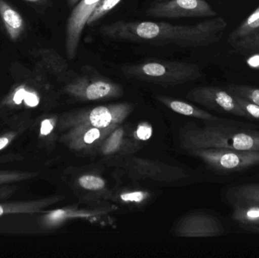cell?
<instances>
[{"label":"cell","instance_id":"obj_1","mask_svg":"<svg viewBox=\"0 0 259 258\" xmlns=\"http://www.w3.org/2000/svg\"><path fill=\"white\" fill-rule=\"evenodd\" d=\"M228 27L226 20L221 17L187 25L119 20L103 24L99 29V33L103 37L113 40L161 46L176 45L184 48H198L219 42Z\"/></svg>","mask_w":259,"mask_h":258},{"label":"cell","instance_id":"obj_2","mask_svg":"<svg viewBox=\"0 0 259 258\" xmlns=\"http://www.w3.org/2000/svg\"><path fill=\"white\" fill-rule=\"evenodd\" d=\"M124 75L131 78L162 85H175L200 78V66L196 64L164 59H147L121 67Z\"/></svg>","mask_w":259,"mask_h":258},{"label":"cell","instance_id":"obj_3","mask_svg":"<svg viewBox=\"0 0 259 258\" xmlns=\"http://www.w3.org/2000/svg\"><path fill=\"white\" fill-rule=\"evenodd\" d=\"M150 18L175 19L214 18L217 12L206 0H155L145 12Z\"/></svg>","mask_w":259,"mask_h":258},{"label":"cell","instance_id":"obj_4","mask_svg":"<svg viewBox=\"0 0 259 258\" xmlns=\"http://www.w3.org/2000/svg\"><path fill=\"white\" fill-rule=\"evenodd\" d=\"M79 71L68 81V89L73 93L94 101L119 92V86L100 74L94 67L83 65Z\"/></svg>","mask_w":259,"mask_h":258},{"label":"cell","instance_id":"obj_5","mask_svg":"<svg viewBox=\"0 0 259 258\" xmlns=\"http://www.w3.org/2000/svg\"><path fill=\"white\" fill-rule=\"evenodd\" d=\"M202 156L214 169L224 174H237L259 166V151L211 148Z\"/></svg>","mask_w":259,"mask_h":258},{"label":"cell","instance_id":"obj_6","mask_svg":"<svg viewBox=\"0 0 259 258\" xmlns=\"http://www.w3.org/2000/svg\"><path fill=\"white\" fill-rule=\"evenodd\" d=\"M99 1L80 0L73 7L65 28V53L69 60H73L77 56L83 29Z\"/></svg>","mask_w":259,"mask_h":258},{"label":"cell","instance_id":"obj_7","mask_svg":"<svg viewBox=\"0 0 259 258\" xmlns=\"http://www.w3.org/2000/svg\"><path fill=\"white\" fill-rule=\"evenodd\" d=\"M228 42L240 54H259V6L231 32Z\"/></svg>","mask_w":259,"mask_h":258},{"label":"cell","instance_id":"obj_8","mask_svg":"<svg viewBox=\"0 0 259 258\" xmlns=\"http://www.w3.org/2000/svg\"><path fill=\"white\" fill-rule=\"evenodd\" d=\"M192 95L197 101L222 113L247 119L235 96L225 89L214 86L197 88L192 92Z\"/></svg>","mask_w":259,"mask_h":258},{"label":"cell","instance_id":"obj_9","mask_svg":"<svg viewBox=\"0 0 259 258\" xmlns=\"http://www.w3.org/2000/svg\"><path fill=\"white\" fill-rule=\"evenodd\" d=\"M31 55L36 60L35 65L44 70L48 75L68 82L76 74L68 62L53 48H36L31 51Z\"/></svg>","mask_w":259,"mask_h":258},{"label":"cell","instance_id":"obj_10","mask_svg":"<svg viewBox=\"0 0 259 258\" xmlns=\"http://www.w3.org/2000/svg\"><path fill=\"white\" fill-rule=\"evenodd\" d=\"M0 19L9 39L14 42L19 40L27 24L22 15L6 0H0Z\"/></svg>","mask_w":259,"mask_h":258},{"label":"cell","instance_id":"obj_11","mask_svg":"<svg viewBox=\"0 0 259 258\" xmlns=\"http://www.w3.org/2000/svg\"><path fill=\"white\" fill-rule=\"evenodd\" d=\"M232 219L241 228L252 233H259V204L234 205Z\"/></svg>","mask_w":259,"mask_h":258},{"label":"cell","instance_id":"obj_12","mask_svg":"<svg viewBox=\"0 0 259 258\" xmlns=\"http://www.w3.org/2000/svg\"><path fill=\"white\" fill-rule=\"evenodd\" d=\"M231 203L236 204H259V184L248 183L230 189L228 192Z\"/></svg>","mask_w":259,"mask_h":258},{"label":"cell","instance_id":"obj_13","mask_svg":"<svg viewBox=\"0 0 259 258\" xmlns=\"http://www.w3.org/2000/svg\"><path fill=\"white\" fill-rule=\"evenodd\" d=\"M225 89L231 94L249 100L259 106V88L243 84H230Z\"/></svg>","mask_w":259,"mask_h":258},{"label":"cell","instance_id":"obj_14","mask_svg":"<svg viewBox=\"0 0 259 258\" xmlns=\"http://www.w3.org/2000/svg\"><path fill=\"white\" fill-rule=\"evenodd\" d=\"M122 0H100L92 15L90 17L87 25L91 27L102 19L103 17L113 10Z\"/></svg>","mask_w":259,"mask_h":258},{"label":"cell","instance_id":"obj_15","mask_svg":"<svg viewBox=\"0 0 259 258\" xmlns=\"http://www.w3.org/2000/svg\"><path fill=\"white\" fill-rule=\"evenodd\" d=\"M90 120L92 125L97 128H104L112 121V115L107 108L100 106L91 112Z\"/></svg>","mask_w":259,"mask_h":258},{"label":"cell","instance_id":"obj_16","mask_svg":"<svg viewBox=\"0 0 259 258\" xmlns=\"http://www.w3.org/2000/svg\"><path fill=\"white\" fill-rule=\"evenodd\" d=\"M170 107L175 112L181 114V115H188V116H190V115H199V116L204 117V118H208V119L211 120V121H219V118L212 116V115H208V114L205 113V112L200 113V112L196 110L193 106L184 102V101H177V100L176 101H171L170 102Z\"/></svg>","mask_w":259,"mask_h":258},{"label":"cell","instance_id":"obj_17","mask_svg":"<svg viewBox=\"0 0 259 258\" xmlns=\"http://www.w3.org/2000/svg\"><path fill=\"white\" fill-rule=\"evenodd\" d=\"M234 96L241 109L246 113L247 120H255L259 121V106L242 97L237 96V95H234Z\"/></svg>","mask_w":259,"mask_h":258},{"label":"cell","instance_id":"obj_18","mask_svg":"<svg viewBox=\"0 0 259 258\" xmlns=\"http://www.w3.org/2000/svg\"><path fill=\"white\" fill-rule=\"evenodd\" d=\"M80 186L89 190H98L104 187L105 183L102 179L94 176H83L79 180Z\"/></svg>","mask_w":259,"mask_h":258},{"label":"cell","instance_id":"obj_19","mask_svg":"<svg viewBox=\"0 0 259 258\" xmlns=\"http://www.w3.org/2000/svg\"><path fill=\"white\" fill-rule=\"evenodd\" d=\"M30 89V88L27 87V92H26L24 101L30 107H35L39 104V95H37L36 92L31 91Z\"/></svg>","mask_w":259,"mask_h":258},{"label":"cell","instance_id":"obj_20","mask_svg":"<svg viewBox=\"0 0 259 258\" xmlns=\"http://www.w3.org/2000/svg\"><path fill=\"white\" fill-rule=\"evenodd\" d=\"M26 92H27V86L25 85L22 84L21 86H18L13 94L12 100H13L14 102L17 105L21 104L24 101Z\"/></svg>","mask_w":259,"mask_h":258},{"label":"cell","instance_id":"obj_21","mask_svg":"<svg viewBox=\"0 0 259 258\" xmlns=\"http://www.w3.org/2000/svg\"><path fill=\"white\" fill-rule=\"evenodd\" d=\"M137 136L142 140H147L152 136V129L149 126L141 125L137 132Z\"/></svg>","mask_w":259,"mask_h":258},{"label":"cell","instance_id":"obj_22","mask_svg":"<svg viewBox=\"0 0 259 258\" xmlns=\"http://www.w3.org/2000/svg\"><path fill=\"white\" fill-rule=\"evenodd\" d=\"M121 199L126 201H141L144 198V194L141 192H132V193L124 194L121 195Z\"/></svg>","mask_w":259,"mask_h":258},{"label":"cell","instance_id":"obj_23","mask_svg":"<svg viewBox=\"0 0 259 258\" xmlns=\"http://www.w3.org/2000/svg\"><path fill=\"white\" fill-rule=\"evenodd\" d=\"M100 132L97 128L91 129L89 131L87 132L84 136V142L86 143L91 144L100 138Z\"/></svg>","mask_w":259,"mask_h":258},{"label":"cell","instance_id":"obj_24","mask_svg":"<svg viewBox=\"0 0 259 258\" xmlns=\"http://www.w3.org/2000/svg\"><path fill=\"white\" fill-rule=\"evenodd\" d=\"M23 1L36 6V8L40 9V10H45L46 9H47L51 5V1L50 0H23Z\"/></svg>","mask_w":259,"mask_h":258},{"label":"cell","instance_id":"obj_25","mask_svg":"<svg viewBox=\"0 0 259 258\" xmlns=\"http://www.w3.org/2000/svg\"><path fill=\"white\" fill-rule=\"evenodd\" d=\"M53 130V124L49 120H45L42 121V127H41V134L48 135Z\"/></svg>","mask_w":259,"mask_h":258},{"label":"cell","instance_id":"obj_26","mask_svg":"<svg viewBox=\"0 0 259 258\" xmlns=\"http://www.w3.org/2000/svg\"><path fill=\"white\" fill-rule=\"evenodd\" d=\"M64 215V212L62 211H57V212H54L53 215H50V218L53 221H56V220L59 219L60 218L62 215Z\"/></svg>","mask_w":259,"mask_h":258},{"label":"cell","instance_id":"obj_27","mask_svg":"<svg viewBox=\"0 0 259 258\" xmlns=\"http://www.w3.org/2000/svg\"><path fill=\"white\" fill-rule=\"evenodd\" d=\"M8 142H9V140H8L7 138H0V150H1L2 148H4V147L7 145Z\"/></svg>","mask_w":259,"mask_h":258},{"label":"cell","instance_id":"obj_28","mask_svg":"<svg viewBox=\"0 0 259 258\" xmlns=\"http://www.w3.org/2000/svg\"><path fill=\"white\" fill-rule=\"evenodd\" d=\"M79 1H80V0H67V3H68L69 7L72 8L74 7Z\"/></svg>","mask_w":259,"mask_h":258},{"label":"cell","instance_id":"obj_29","mask_svg":"<svg viewBox=\"0 0 259 258\" xmlns=\"http://www.w3.org/2000/svg\"><path fill=\"white\" fill-rule=\"evenodd\" d=\"M3 209H2L1 206H0V216H1L2 215H3Z\"/></svg>","mask_w":259,"mask_h":258}]
</instances>
